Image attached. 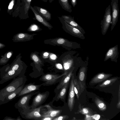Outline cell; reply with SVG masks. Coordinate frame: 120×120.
<instances>
[{
	"mask_svg": "<svg viewBox=\"0 0 120 120\" xmlns=\"http://www.w3.org/2000/svg\"><path fill=\"white\" fill-rule=\"evenodd\" d=\"M112 75V74L103 72L99 73L92 78L90 82L92 83H97L103 82Z\"/></svg>",
	"mask_w": 120,
	"mask_h": 120,
	"instance_id": "ffe728a7",
	"label": "cell"
},
{
	"mask_svg": "<svg viewBox=\"0 0 120 120\" xmlns=\"http://www.w3.org/2000/svg\"><path fill=\"white\" fill-rule=\"evenodd\" d=\"M26 79L24 75H20L14 79L8 85L0 90V104L8 94L13 92L18 87L25 84Z\"/></svg>",
	"mask_w": 120,
	"mask_h": 120,
	"instance_id": "7a4b0ae2",
	"label": "cell"
},
{
	"mask_svg": "<svg viewBox=\"0 0 120 120\" xmlns=\"http://www.w3.org/2000/svg\"><path fill=\"white\" fill-rule=\"evenodd\" d=\"M68 118L69 116L67 115H60L54 118L52 120H65Z\"/></svg>",
	"mask_w": 120,
	"mask_h": 120,
	"instance_id": "d6a6232c",
	"label": "cell"
},
{
	"mask_svg": "<svg viewBox=\"0 0 120 120\" xmlns=\"http://www.w3.org/2000/svg\"><path fill=\"white\" fill-rule=\"evenodd\" d=\"M49 55V53L47 52H45L44 54V55L45 56H47Z\"/></svg>",
	"mask_w": 120,
	"mask_h": 120,
	"instance_id": "7bdbcfd3",
	"label": "cell"
},
{
	"mask_svg": "<svg viewBox=\"0 0 120 120\" xmlns=\"http://www.w3.org/2000/svg\"><path fill=\"white\" fill-rule=\"evenodd\" d=\"M13 53L12 51H10L6 52L4 55L2 56L0 59V65H4L6 64Z\"/></svg>",
	"mask_w": 120,
	"mask_h": 120,
	"instance_id": "cb8c5ba5",
	"label": "cell"
},
{
	"mask_svg": "<svg viewBox=\"0 0 120 120\" xmlns=\"http://www.w3.org/2000/svg\"><path fill=\"white\" fill-rule=\"evenodd\" d=\"M53 118L50 117H45L42 118L41 120H52Z\"/></svg>",
	"mask_w": 120,
	"mask_h": 120,
	"instance_id": "74e56055",
	"label": "cell"
},
{
	"mask_svg": "<svg viewBox=\"0 0 120 120\" xmlns=\"http://www.w3.org/2000/svg\"><path fill=\"white\" fill-rule=\"evenodd\" d=\"M71 79L68 100V105L71 111L73 109L75 102V93L74 90V76L73 73H72Z\"/></svg>",
	"mask_w": 120,
	"mask_h": 120,
	"instance_id": "30bf717a",
	"label": "cell"
},
{
	"mask_svg": "<svg viewBox=\"0 0 120 120\" xmlns=\"http://www.w3.org/2000/svg\"><path fill=\"white\" fill-rule=\"evenodd\" d=\"M25 84H23L15 90L13 92L10 93L5 97L3 101L0 104L2 105L6 103L9 102L15 99L19 93L22 90Z\"/></svg>",
	"mask_w": 120,
	"mask_h": 120,
	"instance_id": "d6986e66",
	"label": "cell"
},
{
	"mask_svg": "<svg viewBox=\"0 0 120 120\" xmlns=\"http://www.w3.org/2000/svg\"><path fill=\"white\" fill-rule=\"evenodd\" d=\"M39 90L34 91L21 96L18 102L15 105V108L18 110L25 112L30 109L28 104L30 100L34 95H36L39 92Z\"/></svg>",
	"mask_w": 120,
	"mask_h": 120,
	"instance_id": "277c9868",
	"label": "cell"
},
{
	"mask_svg": "<svg viewBox=\"0 0 120 120\" xmlns=\"http://www.w3.org/2000/svg\"><path fill=\"white\" fill-rule=\"evenodd\" d=\"M95 102L97 107L100 110L103 111L106 109L107 107L105 103L99 98H96Z\"/></svg>",
	"mask_w": 120,
	"mask_h": 120,
	"instance_id": "4316f807",
	"label": "cell"
},
{
	"mask_svg": "<svg viewBox=\"0 0 120 120\" xmlns=\"http://www.w3.org/2000/svg\"><path fill=\"white\" fill-rule=\"evenodd\" d=\"M44 43L54 46H61L66 49L70 51L81 48L80 44L77 42L70 41L68 40L62 38H57L45 40Z\"/></svg>",
	"mask_w": 120,
	"mask_h": 120,
	"instance_id": "3957f363",
	"label": "cell"
},
{
	"mask_svg": "<svg viewBox=\"0 0 120 120\" xmlns=\"http://www.w3.org/2000/svg\"><path fill=\"white\" fill-rule=\"evenodd\" d=\"M116 78H113L110 79L106 80L99 86L101 87H104L112 85L117 80Z\"/></svg>",
	"mask_w": 120,
	"mask_h": 120,
	"instance_id": "83f0119b",
	"label": "cell"
},
{
	"mask_svg": "<svg viewBox=\"0 0 120 120\" xmlns=\"http://www.w3.org/2000/svg\"><path fill=\"white\" fill-rule=\"evenodd\" d=\"M118 3V2L116 0H112L111 3L112 8L111 31L113 29L118 20L119 10Z\"/></svg>",
	"mask_w": 120,
	"mask_h": 120,
	"instance_id": "8fae6325",
	"label": "cell"
},
{
	"mask_svg": "<svg viewBox=\"0 0 120 120\" xmlns=\"http://www.w3.org/2000/svg\"><path fill=\"white\" fill-rule=\"evenodd\" d=\"M68 72H65L62 74L59 75L50 73L42 75L39 80L44 82L42 83L43 86L52 85L60 81L63 76Z\"/></svg>",
	"mask_w": 120,
	"mask_h": 120,
	"instance_id": "5b68a950",
	"label": "cell"
},
{
	"mask_svg": "<svg viewBox=\"0 0 120 120\" xmlns=\"http://www.w3.org/2000/svg\"><path fill=\"white\" fill-rule=\"evenodd\" d=\"M42 85L43 83L40 85H36L35 84L34 82L30 83L26 85L18 94L17 97H21L34 91L39 90L40 88Z\"/></svg>",
	"mask_w": 120,
	"mask_h": 120,
	"instance_id": "5bb4252c",
	"label": "cell"
},
{
	"mask_svg": "<svg viewBox=\"0 0 120 120\" xmlns=\"http://www.w3.org/2000/svg\"><path fill=\"white\" fill-rule=\"evenodd\" d=\"M119 52L118 45L110 48L106 52L104 59L105 61L110 59L111 61L117 63Z\"/></svg>",
	"mask_w": 120,
	"mask_h": 120,
	"instance_id": "7c38bea8",
	"label": "cell"
},
{
	"mask_svg": "<svg viewBox=\"0 0 120 120\" xmlns=\"http://www.w3.org/2000/svg\"><path fill=\"white\" fill-rule=\"evenodd\" d=\"M40 30V28L38 26L35 24H33L31 25L28 29V31H35Z\"/></svg>",
	"mask_w": 120,
	"mask_h": 120,
	"instance_id": "1f68e13d",
	"label": "cell"
},
{
	"mask_svg": "<svg viewBox=\"0 0 120 120\" xmlns=\"http://www.w3.org/2000/svg\"><path fill=\"white\" fill-rule=\"evenodd\" d=\"M93 120H98L100 118V116L98 114H96L91 116Z\"/></svg>",
	"mask_w": 120,
	"mask_h": 120,
	"instance_id": "836d02e7",
	"label": "cell"
},
{
	"mask_svg": "<svg viewBox=\"0 0 120 120\" xmlns=\"http://www.w3.org/2000/svg\"><path fill=\"white\" fill-rule=\"evenodd\" d=\"M58 1L63 9L70 13L72 11L71 6L69 3L68 0H58Z\"/></svg>",
	"mask_w": 120,
	"mask_h": 120,
	"instance_id": "484cf974",
	"label": "cell"
},
{
	"mask_svg": "<svg viewBox=\"0 0 120 120\" xmlns=\"http://www.w3.org/2000/svg\"><path fill=\"white\" fill-rule=\"evenodd\" d=\"M32 0H22L20 7L19 17L21 19H26L29 18L28 11Z\"/></svg>",
	"mask_w": 120,
	"mask_h": 120,
	"instance_id": "4fadbf2b",
	"label": "cell"
},
{
	"mask_svg": "<svg viewBox=\"0 0 120 120\" xmlns=\"http://www.w3.org/2000/svg\"><path fill=\"white\" fill-rule=\"evenodd\" d=\"M117 2H118V0H116Z\"/></svg>",
	"mask_w": 120,
	"mask_h": 120,
	"instance_id": "f6af8a7d",
	"label": "cell"
},
{
	"mask_svg": "<svg viewBox=\"0 0 120 120\" xmlns=\"http://www.w3.org/2000/svg\"></svg>",
	"mask_w": 120,
	"mask_h": 120,
	"instance_id": "7dc6e473",
	"label": "cell"
},
{
	"mask_svg": "<svg viewBox=\"0 0 120 120\" xmlns=\"http://www.w3.org/2000/svg\"><path fill=\"white\" fill-rule=\"evenodd\" d=\"M82 111L83 113L85 114H88L89 112V109L86 108H83Z\"/></svg>",
	"mask_w": 120,
	"mask_h": 120,
	"instance_id": "d590c367",
	"label": "cell"
},
{
	"mask_svg": "<svg viewBox=\"0 0 120 120\" xmlns=\"http://www.w3.org/2000/svg\"><path fill=\"white\" fill-rule=\"evenodd\" d=\"M44 107L46 108L47 111H43L41 114L42 118L45 117H50L53 118L60 115L62 110L56 109H53L49 104H46L44 105Z\"/></svg>",
	"mask_w": 120,
	"mask_h": 120,
	"instance_id": "2e32d148",
	"label": "cell"
},
{
	"mask_svg": "<svg viewBox=\"0 0 120 120\" xmlns=\"http://www.w3.org/2000/svg\"><path fill=\"white\" fill-rule=\"evenodd\" d=\"M36 34H29L24 33H19L15 35L12 39L13 42H24L31 40L34 38V36Z\"/></svg>",
	"mask_w": 120,
	"mask_h": 120,
	"instance_id": "9a60e30c",
	"label": "cell"
},
{
	"mask_svg": "<svg viewBox=\"0 0 120 120\" xmlns=\"http://www.w3.org/2000/svg\"><path fill=\"white\" fill-rule=\"evenodd\" d=\"M5 46V45L0 42V49L3 48Z\"/></svg>",
	"mask_w": 120,
	"mask_h": 120,
	"instance_id": "60d3db41",
	"label": "cell"
},
{
	"mask_svg": "<svg viewBox=\"0 0 120 120\" xmlns=\"http://www.w3.org/2000/svg\"><path fill=\"white\" fill-rule=\"evenodd\" d=\"M11 65L8 64L0 69V73L1 78L5 75L9 70Z\"/></svg>",
	"mask_w": 120,
	"mask_h": 120,
	"instance_id": "f1b7e54d",
	"label": "cell"
},
{
	"mask_svg": "<svg viewBox=\"0 0 120 120\" xmlns=\"http://www.w3.org/2000/svg\"><path fill=\"white\" fill-rule=\"evenodd\" d=\"M41 0L43 2H47L48 1H49V2L50 3H52L53 1V0Z\"/></svg>",
	"mask_w": 120,
	"mask_h": 120,
	"instance_id": "b9f144b4",
	"label": "cell"
},
{
	"mask_svg": "<svg viewBox=\"0 0 120 120\" xmlns=\"http://www.w3.org/2000/svg\"><path fill=\"white\" fill-rule=\"evenodd\" d=\"M15 0H12L10 2L8 7V12L10 15L11 14L13 8L15 4Z\"/></svg>",
	"mask_w": 120,
	"mask_h": 120,
	"instance_id": "4dcf8cb0",
	"label": "cell"
},
{
	"mask_svg": "<svg viewBox=\"0 0 120 120\" xmlns=\"http://www.w3.org/2000/svg\"><path fill=\"white\" fill-rule=\"evenodd\" d=\"M112 20L111 6L109 5L106 8L103 19L101 21V31L102 34L105 35L109 28Z\"/></svg>",
	"mask_w": 120,
	"mask_h": 120,
	"instance_id": "ba28073f",
	"label": "cell"
},
{
	"mask_svg": "<svg viewBox=\"0 0 120 120\" xmlns=\"http://www.w3.org/2000/svg\"><path fill=\"white\" fill-rule=\"evenodd\" d=\"M31 57L34 62L36 68L38 70L39 69L40 70V68L42 66L43 63L38 56L36 54L33 53L31 54Z\"/></svg>",
	"mask_w": 120,
	"mask_h": 120,
	"instance_id": "d4e9b609",
	"label": "cell"
},
{
	"mask_svg": "<svg viewBox=\"0 0 120 120\" xmlns=\"http://www.w3.org/2000/svg\"><path fill=\"white\" fill-rule=\"evenodd\" d=\"M30 9H31L34 14V17L33 19L37 20L45 26L47 27L49 29L51 30L53 28L52 26L39 14L33 8L30 6Z\"/></svg>",
	"mask_w": 120,
	"mask_h": 120,
	"instance_id": "ac0fdd59",
	"label": "cell"
},
{
	"mask_svg": "<svg viewBox=\"0 0 120 120\" xmlns=\"http://www.w3.org/2000/svg\"><path fill=\"white\" fill-rule=\"evenodd\" d=\"M57 68L59 69H63V67L62 65L60 64H58L56 65Z\"/></svg>",
	"mask_w": 120,
	"mask_h": 120,
	"instance_id": "f35d334b",
	"label": "cell"
},
{
	"mask_svg": "<svg viewBox=\"0 0 120 120\" xmlns=\"http://www.w3.org/2000/svg\"><path fill=\"white\" fill-rule=\"evenodd\" d=\"M74 71L73 70L70 71L63 76L60 82L55 89V91L60 90L62 87L69 82Z\"/></svg>",
	"mask_w": 120,
	"mask_h": 120,
	"instance_id": "603a6c76",
	"label": "cell"
},
{
	"mask_svg": "<svg viewBox=\"0 0 120 120\" xmlns=\"http://www.w3.org/2000/svg\"><path fill=\"white\" fill-rule=\"evenodd\" d=\"M62 25V28L66 32L75 37L82 39H84L85 37L79 30L67 23L61 17H58Z\"/></svg>",
	"mask_w": 120,
	"mask_h": 120,
	"instance_id": "8992f818",
	"label": "cell"
},
{
	"mask_svg": "<svg viewBox=\"0 0 120 120\" xmlns=\"http://www.w3.org/2000/svg\"><path fill=\"white\" fill-rule=\"evenodd\" d=\"M68 23L76 28L79 30L83 34L85 33L83 29L80 26L74 19V17L70 15H62L61 17Z\"/></svg>",
	"mask_w": 120,
	"mask_h": 120,
	"instance_id": "e0dca14e",
	"label": "cell"
},
{
	"mask_svg": "<svg viewBox=\"0 0 120 120\" xmlns=\"http://www.w3.org/2000/svg\"><path fill=\"white\" fill-rule=\"evenodd\" d=\"M44 107V105L39 107L30 109L28 111L23 112L18 110L22 117L23 118L29 120H41L42 118L40 113L41 109Z\"/></svg>",
	"mask_w": 120,
	"mask_h": 120,
	"instance_id": "52a82bcc",
	"label": "cell"
},
{
	"mask_svg": "<svg viewBox=\"0 0 120 120\" xmlns=\"http://www.w3.org/2000/svg\"><path fill=\"white\" fill-rule=\"evenodd\" d=\"M79 53L75 51H70L68 54L64 63V72H68L71 70H76L84 63V61L79 56Z\"/></svg>",
	"mask_w": 120,
	"mask_h": 120,
	"instance_id": "6da1fadb",
	"label": "cell"
},
{
	"mask_svg": "<svg viewBox=\"0 0 120 120\" xmlns=\"http://www.w3.org/2000/svg\"><path fill=\"white\" fill-rule=\"evenodd\" d=\"M3 120H16V119L10 116H6L4 118Z\"/></svg>",
	"mask_w": 120,
	"mask_h": 120,
	"instance_id": "e575fe53",
	"label": "cell"
},
{
	"mask_svg": "<svg viewBox=\"0 0 120 120\" xmlns=\"http://www.w3.org/2000/svg\"><path fill=\"white\" fill-rule=\"evenodd\" d=\"M1 10V9L0 8V11Z\"/></svg>",
	"mask_w": 120,
	"mask_h": 120,
	"instance_id": "bcb514c9",
	"label": "cell"
},
{
	"mask_svg": "<svg viewBox=\"0 0 120 120\" xmlns=\"http://www.w3.org/2000/svg\"><path fill=\"white\" fill-rule=\"evenodd\" d=\"M16 119V120H22V119L20 118V116H18Z\"/></svg>",
	"mask_w": 120,
	"mask_h": 120,
	"instance_id": "ee69618b",
	"label": "cell"
},
{
	"mask_svg": "<svg viewBox=\"0 0 120 120\" xmlns=\"http://www.w3.org/2000/svg\"><path fill=\"white\" fill-rule=\"evenodd\" d=\"M49 94L48 91L42 93L39 92L34 98L31 105L29 106L30 109L37 107L42 105L45 101Z\"/></svg>",
	"mask_w": 120,
	"mask_h": 120,
	"instance_id": "9c48e42d",
	"label": "cell"
},
{
	"mask_svg": "<svg viewBox=\"0 0 120 120\" xmlns=\"http://www.w3.org/2000/svg\"><path fill=\"white\" fill-rule=\"evenodd\" d=\"M50 57L51 58L52 60H55L56 58V56L54 54H51Z\"/></svg>",
	"mask_w": 120,
	"mask_h": 120,
	"instance_id": "ab89813d",
	"label": "cell"
},
{
	"mask_svg": "<svg viewBox=\"0 0 120 120\" xmlns=\"http://www.w3.org/2000/svg\"><path fill=\"white\" fill-rule=\"evenodd\" d=\"M33 8L46 21H49L51 19V14L46 9L36 6H34Z\"/></svg>",
	"mask_w": 120,
	"mask_h": 120,
	"instance_id": "7402d4cb",
	"label": "cell"
},
{
	"mask_svg": "<svg viewBox=\"0 0 120 120\" xmlns=\"http://www.w3.org/2000/svg\"><path fill=\"white\" fill-rule=\"evenodd\" d=\"M77 81L76 80L74 79V90L75 93L76 94L77 98L78 100L79 95V86H78V83L77 82Z\"/></svg>",
	"mask_w": 120,
	"mask_h": 120,
	"instance_id": "f546056e",
	"label": "cell"
},
{
	"mask_svg": "<svg viewBox=\"0 0 120 120\" xmlns=\"http://www.w3.org/2000/svg\"><path fill=\"white\" fill-rule=\"evenodd\" d=\"M71 4L73 7H75L77 4V0H71Z\"/></svg>",
	"mask_w": 120,
	"mask_h": 120,
	"instance_id": "8d00e7d4",
	"label": "cell"
},
{
	"mask_svg": "<svg viewBox=\"0 0 120 120\" xmlns=\"http://www.w3.org/2000/svg\"><path fill=\"white\" fill-rule=\"evenodd\" d=\"M69 82L66 84L60 90L58 94L56 97L53 98L54 100L56 101L60 99L62 101L65 102L66 95L69 84Z\"/></svg>",
	"mask_w": 120,
	"mask_h": 120,
	"instance_id": "44dd1931",
	"label": "cell"
}]
</instances>
